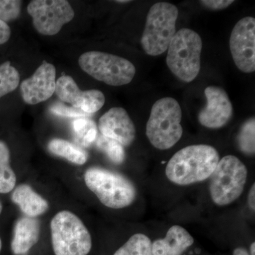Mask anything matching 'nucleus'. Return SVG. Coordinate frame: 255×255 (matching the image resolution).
<instances>
[{
    "label": "nucleus",
    "instance_id": "7ed1b4c3",
    "mask_svg": "<svg viewBox=\"0 0 255 255\" xmlns=\"http://www.w3.org/2000/svg\"><path fill=\"white\" fill-rule=\"evenodd\" d=\"M202 46L201 36L196 31L184 28L176 32L167 49L166 63L179 80L188 83L198 76Z\"/></svg>",
    "mask_w": 255,
    "mask_h": 255
},
{
    "label": "nucleus",
    "instance_id": "bb28decb",
    "mask_svg": "<svg viewBox=\"0 0 255 255\" xmlns=\"http://www.w3.org/2000/svg\"><path fill=\"white\" fill-rule=\"evenodd\" d=\"M51 113L60 117H70V118H85L88 114L84 113L81 111L77 110L74 107H67L63 104L57 102L50 107Z\"/></svg>",
    "mask_w": 255,
    "mask_h": 255
},
{
    "label": "nucleus",
    "instance_id": "f3484780",
    "mask_svg": "<svg viewBox=\"0 0 255 255\" xmlns=\"http://www.w3.org/2000/svg\"><path fill=\"white\" fill-rule=\"evenodd\" d=\"M51 153L63 157L73 164L82 165L87 160V154L77 145L63 139H53L48 145Z\"/></svg>",
    "mask_w": 255,
    "mask_h": 255
},
{
    "label": "nucleus",
    "instance_id": "1a4fd4ad",
    "mask_svg": "<svg viewBox=\"0 0 255 255\" xmlns=\"http://www.w3.org/2000/svg\"><path fill=\"white\" fill-rule=\"evenodd\" d=\"M28 14L38 33L54 36L71 21L75 11L66 0H33L27 6Z\"/></svg>",
    "mask_w": 255,
    "mask_h": 255
},
{
    "label": "nucleus",
    "instance_id": "aec40b11",
    "mask_svg": "<svg viewBox=\"0 0 255 255\" xmlns=\"http://www.w3.org/2000/svg\"><path fill=\"white\" fill-rule=\"evenodd\" d=\"M152 244L147 236L137 233L129 238L114 255H153Z\"/></svg>",
    "mask_w": 255,
    "mask_h": 255
},
{
    "label": "nucleus",
    "instance_id": "6e6552de",
    "mask_svg": "<svg viewBox=\"0 0 255 255\" xmlns=\"http://www.w3.org/2000/svg\"><path fill=\"white\" fill-rule=\"evenodd\" d=\"M80 68L99 81L111 86H122L132 81L135 68L128 60L118 55L90 51L80 55Z\"/></svg>",
    "mask_w": 255,
    "mask_h": 255
},
{
    "label": "nucleus",
    "instance_id": "dca6fc26",
    "mask_svg": "<svg viewBox=\"0 0 255 255\" xmlns=\"http://www.w3.org/2000/svg\"><path fill=\"white\" fill-rule=\"evenodd\" d=\"M11 200L19 206L21 211L30 218H36L48 209V201L37 194L27 184H21L14 189Z\"/></svg>",
    "mask_w": 255,
    "mask_h": 255
},
{
    "label": "nucleus",
    "instance_id": "9b49d317",
    "mask_svg": "<svg viewBox=\"0 0 255 255\" xmlns=\"http://www.w3.org/2000/svg\"><path fill=\"white\" fill-rule=\"evenodd\" d=\"M206 105L199 112L198 119L203 127L208 128H221L230 122L233 108L227 92L221 87L209 86L204 91Z\"/></svg>",
    "mask_w": 255,
    "mask_h": 255
},
{
    "label": "nucleus",
    "instance_id": "4468645a",
    "mask_svg": "<svg viewBox=\"0 0 255 255\" xmlns=\"http://www.w3.org/2000/svg\"><path fill=\"white\" fill-rule=\"evenodd\" d=\"M194 243V239L185 228L172 226L165 237L158 239L152 244L153 255H182Z\"/></svg>",
    "mask_w": 255,
    "mask_h": 255
},
{
    "label": "nucleus",
    "instance_id": "ddd939ff",
    "mask_svg": "<svg viewBox=\"0 0 255 255\" xmlns=\"http://www.w3.org/2000/svg\"><path fill=\"white\" fill-rule=\"evenodd\" d=\"M99 129L102 135L123 146L131 145L136 133L128 114L121 107H114L106 112L99 120Z\"/></svg>",
    "mask_w": 255,
    "mask_h": 255
},
{
    "label": "nucleus",
    "instance_id": "f8f14e48",
    "mask_svg": "<svg viewBox=\"0 0 255 255\" xmlns=\"http://www.w3.org/2000/svg\"><path fill=\"white\" fill-rule=\"evenodd\" d=\"M55 78L54 65L43 61L31 77L21 82L23 100L28 105H34L48 100L55 92Z\"/></svg>",
    "mask_w": 255,
    "mask_h": 255
},
{
    "label": "nucleus",
    "instance_id": "39448f33",
    "mask_svg": "<svg viewBox=\"0 0 255 255\" xmlns=\"http://www.w3.org/2000/svg\"><path fill=\"white\" fill-rule=\"evenodd\" d=\"M50 233L55 255H87L91 251V235L81 219L70 211L55 215Z\"/></svg>",
    "mask_w": 255,
    "mask_h": 255
},
{
    "label": "nucleus",
    "instance_id": "423d86ee",
    "mask_svg": "<svg viewBox=\"0 0 255 255\" xmlns=\"http://www.w3.org/2000/svg\"><path fill=\"white\" fill-rule=\"evenodd\" d=\"M179 11L175 5L157 2L149 9L141 38L144 51L151 56L164 53L176 33Z\"/></svg>",
    "mask_w": 255,
    "mask_h": 255
},
{
    "label": "nucleus",
    "instance_id": "5701e85b",
    "mask_svg": "<svg viewBox=\"0 0 255 255\" xmlns=\"http://www.w3.org/2000/svg\"><path fill=\"white\" fill-rule=\"evenodd\" d=\"M255 121L251 118L242 126L237 141L240 150L246 155H254L255 152Z\"/></svg>",
    "mask_w": 255,
    "mask_h": 255
},
{
    "label": "nucleus",
    "instance_id": "0eeeda50",
    "mask_svg": "<svg viewBox=\"0 0 255 255\" xmlns=\"http://www.w3.org/2000/svg\"><path fill=\"white\" fill-rule=\"evenodd\" d=\"M210 179L211 199L219 206L232 204L243 194L248 178V169L241 159L226 155L220 159Z\"/></svg>",
    "mask_w": 255,
    "mask_h": 255
},
{
    "label": "nucleus",
    "instance_id": "c756f323",
    "mask_svg": "<svg viewBox=\"0 0 255 255\" xmlns=\"http://www.w3.org/2000/svg\"><path fill=\"white\" fill-rule=\"evenodd\" d=\"M248 204L250 207L255 211V184H253L248 194Z\"/></svg>",
    "mask_w": 255,
    "mask_h": 255
},
{
    "label": "nucleus",
    "instance_id": "b1692460",
    "mask_svg": "<svg viewBox=\"0 0 255 255\" xmlns=\"http://www.w3.org/2000/svg\"><path fill=\"white\" fill-rule=\"evenodd\" d=\"M97 145L114 163L122 164L125 159L124 146L119 142L102 135L97 139Z\"/></svg>",
    "mask_w": 255,
    "mask_h": 255
},
{
    "label": "nucleus",
    "instance_id": "6ab92c4d",
    "mask_svg": "<svg viewBox=\"0 0 255 255\" xmlns=\"http://www.w3.org/2000/svg\"><path fill=\"white\" fill-rule=\"evenodd\" d=\"M16 183V174L10 165L9 147L0 140V193L7 194L12 191Z\"/></svg>",
    "mask_w": 255,
    "mask_h": 255
},
{
    "label": "nucleus",
    "instance_id": "72a5a7b5",
    "mask_svg": "<svg viewBox=\"0 0 255 255\" xmlns=\"http://www.w3.org/2000/svg\"><path fill=\"white\" fill-rule=\"evenodd\" d=\"M1 248H2V243H1V240L0 238V253H1Z\"/></svg>",
    "mask_w": 255,
    "mask_h": 255
},
{
    "label": "nucleus",
    "instance_id": "9d476101",
    "mask_svg": "<svg viewBox=\"0 0 255 255\" xmlns=\"http://www.w3.org/2000/svg\"><path fill=\"white\" fill-rule=\"evenodd\" d=\"M230 50L237 68L245 73L255 71V19L247 16L240 20L230 37Z\"/></svg>",
    "mask_w": 255,
    "mask_h": 255
},
{
    "label": "nucleus",
    "instance_id": "7c9ffc66",
    "mask_svg": "<svg viewBox=\"0 0 255 255\" xmlns=\"http://www.w3.org/2000/svg\"><path fill=\"white\" fill-rule=\"evenodd\" d=\"M233 255H251L248 251L246 249L243 248H236L234 251H233Z\"/></svg>",
    "mask_w": 255,
    "mask_h": 255
},
{
    "label": "nucleus",
    "instance_id": "2f4dec72",
    "mask_svg": "<svg viewBox=\"0 0 255 255\" xmlns=\"http://www.w3.org/2000/svg\"><path fill=\"white\" fill-rule=\"evenodd\" d=\"M251 255H255V243H252L251 246Z\"/></svg>",
    "mask_w": 255,
    "mask_h": 255
},
{
    "label": "nucleus",
    "instance_id": "cd10ccee",
    "mask_svg": "<svg viewBox=\"0 0 255 255\" xmlns=\"http://www.w3.org/2000/svg\"><path fill=\"white\" fill-rule=\"evenodd\" d=\"M200 4L206 9L210 10H222L232 4L233 0H202L199 1Z\"/></svg>",
    "mask_w": 255,
    "mask_h": 255
},
{
    "label": "nucleus",
    "instance_id": "a211bd4d",
    "mask_svg": "<svg viewBox=\"0 0 255 255\" xmlns=\"http://www.w3.org/2000/svg\"><path fill=\"white\" fill-rule=\"evenodd\" d=\"M55 92L60 100L70 104L74 108L80 110L83 91L80 90L72 77L64 75L58 78L55 85Z\"/></svg>",
    "mask_w": 255,
    "mask_h": 255
},
{
    "label": "nucleus",
    "instance_id": "20e7f679",
    "mask_svg": "<svg viewBox=\"0 0 255 255\" xmlns=\"http://www.w3.org/2000/svg\"><path fill=\"white\" fill-rule=\"evenodd\" d=\"M85 182L101 203L111 209L127 207L136 197V189L129 179L107 169L98 167L87 169Z\"/></svg>",
    "mask_w": 255,
    "mask_h": 255
},
{
    "label": "nucleus",
    "instance_id": "f704fd0d",
    "mask_svg": "<svg viewBox=\"0 0 255 255\" xmlns=\"http://www.w3.org/2000/svg\"><path fill=\"white\" fill-rule=\"evenodd\" d=\"M1 211H2V205H1V202H0V215L1 214Z\"/></svg>",
    "mask_w": 255,
    "mask_h": 255
},
{
    "label": "nucleus",
    "instance_id": "2eb2a0df",
    "mask_svg": "<svg viewBox=\"0 0 255 255\" xmlns=\"http://www.w3.org/2000/svg\"><path fill=\"white\" fill-rule=\"evenodd\" d=\"M41 226L38 220L28 216L18 220L14 226L11 250L15 255H24L38 243Z\"/></svg>",
    "mask_w": 255,
    "mask_h": 255
},
{
    "label": "nucleus",
    "instance_id": "f257e3e1",
    "mask_svg": "<svg viewBox=\"0 0 255 255\" xmlns=\"http://www.w3.org/2000/svg\"><path fill=\"white\" fill-rule=\"evenodd\" d=\"M219 152L209 145L187 146L176 152L165 169L169 180L189 185L209 179L219 163Z\"/></svg>",
    "mask_w": 255,
    "mask_h": 255
},
{
    "label": "nucleus",
    "instance_id": "4be33fe9",
    "mask_svg": "<svg viewBox=\"0 0 255 255\" xmlns=\"http://www.w3.org/2000/svg\"><path fill=\"white\" fill-rule=\"evenodd\" d=\"M19 82V73L9 61L0 65V98L14 91Z\"/></svg>",
    "mask_w": 255,
    "mask_h": 255
},
{
    "label": "nucleus",
    "instance_id": "f03ea898",
    "mask_svg": "<svg viewBox=\"0 0 255 255\" xmlns=\"http://www.w3.org/2000/svg\"><path fill=\"white\" fill-rule=\"evenodd\" d=\"M182 118V109L175 99L164 97L157 100L146 125V135L150 143L162 150L173 147L183 135Z\"/></svg>",
    "mask_w": 255,
    "mask_h": 255
},
{
    "label": "nucleus",
    "instance_id": "a878e982",
    "mask_svg": "<svg viewBox=\"0 0 255 255\" xmlns=\"http://www.w3.org/2000/svg\"><path fill=\"white\" fill-rule=\"evenodd\" d=\"M22 1L18 0H0V20L6 22L19 16Z\"/></svg>",
    "mask_w": 255,
    "mask_h": 255
},
{
    "label": "nucleus",
    "instance_id": "c85d7f7f",
    "mask_svg": "<svg viewBox=\"0 0 255 255\" xmlns=\"http://www.w3.org/2000/svg\"><path fill=\"white\" fill-rule=\"evenodd\" d=\"M11 36V29L7 23L0 20V45L6 43Z\"/></svg>",
    "mask_w": 255,
    "mask_h": 255
},
{
    "label": "nucleus",
    "instance_id": "393cba45",
    "mask_svg": "<svg viewBox=\"0 0 255 255\" xmlns=\"http://www.w3.org/2000/svg\"><path fill=\"white\" fill-rule=\"evenodd\" d=\"M105 103L103 92L97 90L83 91V96L80 110L84 113L91 114L101 110Z\"/></svg>",
    "mask_w": 255,
    "mask_h": 255
},
{
    "label": "nucleus",
    "instance_id": "412c9836",
    "mask_svg": "<svg viewBox=\"0 0 255 255\" xmlns=\"http://www.w3.org/2000/svg\"><path fill=\"white\" fill-rule=\"evenodd\" d=\"M73 130L75 140L84 147H89L97 137V127L94 121L87 118H79L74 121Z\"/></svg>",
    "mask_w": 255,
    "mask_h": 255
},
{
    "label": "nucleus",
    "instance_id": "473e14b6",
    "mask_svg": "<svg viewBox=\"0 0 255 255\" xmlns=\"http://www.w3.org/2000/svg\"><path fill=\"white\" fill-rule=\"evenodd\" d=\"M130 1H127V0H125V1H122V0H121V1H117V2L119 3H127L129 2Z\"/></svg>",
    "mask_w": 255,
    "mask_h": 255
}]
</instances>
